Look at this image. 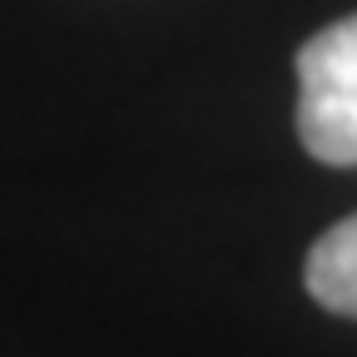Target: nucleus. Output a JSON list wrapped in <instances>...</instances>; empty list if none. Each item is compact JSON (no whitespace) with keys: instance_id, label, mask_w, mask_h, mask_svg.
<instances>
[{"instance_id":"1","label":"nucleus","mask_w":357,"mask_h":357,"mask_svg":"<svg viewBox=\"0 0 357 357\" xmlns=\"http://www.w3.org/2000/svg\"><path fill=\"white\" fill-rule=\"evenodd\" d=\"M298 139L318 164L357 169V15L298 50Z\"/></svg>"},{"instance_id":"2","label":"nucleus","mask_w":357,"mask_h":357,"mask_svg":"<svg viewBox=\"0 0 357 357\" xmlns=\"http://www.w3.org/2000/svg\"><path fill=\"white\" fill-rule=\"evenodd\" d=\"M307 293L318 298L328 312L357 318V213L328 229L307 253Z\"/></svg>"}]
</instances>
